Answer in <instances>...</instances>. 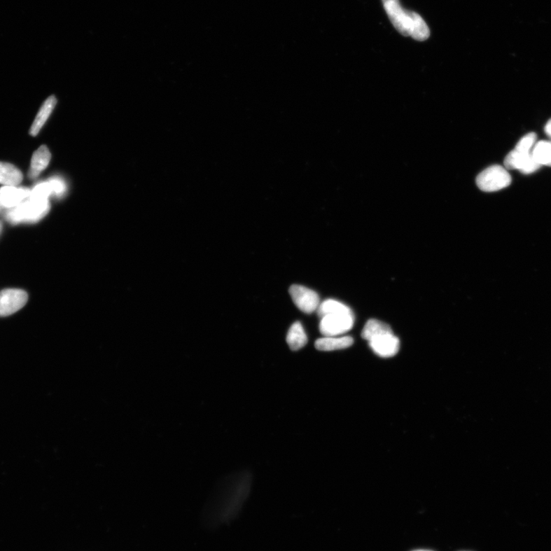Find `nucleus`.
I'll return each instance as SVG.
<instances>
[{"instance_id":"obj_22","label":"nucleus","mask_w":551,"mask_h":551,"mask_svg":"<svg viewBox=\"0 0 551 551\" xmlns=\"http://www.w3.org/2000/svg\"><path fill=\"white\" fill-rule=\"evenodd\" d=\"M1 232H2V224L1 222H0V233H1Z\"/></svg>"},{"instance_id":"obj_2","label":"nucleus","mask_w":551,"mask_h":551,"mask_svg":"<svg viewBox=\"0 0 551 551\" xmlns=\"http://www.w3.org/2000/svg\"><path fill=\"white\" fill-rule=\"evenodd\" d=\"M511 183V175L505 167L499 165L492 166L484 169L476 179L477 186L485 193L501 190Z\"/></svg>"},{"instance_id":"obj_4","label":"nucleus","mask_w":551,"mask_h":551,"mask_svg":"<svg viewBox=\"0 0 551 551\" xmlns=\"http://www.w3.org/2000/svg\"><path fill=\"white\" fill-rule=\"evenodd\" d=\"M355 323L353 312L328 315L321 318L320 333L323 336H340L347 333Z\"/></svg>"},{"instance_id":"obj_21","label":"nucleus","mask_w":551,"mask_h":551,"mask_svg":"<svg viewBox=\"0 0 551 551\" xmlns=\"http://www.w3.org/2000/svg\"><path fill=\"white\" fill-rule=\"evenodd\" d=\"M545 132L547 137L551 139V119L548 120L545 127Z\"/></svg>"},{"instance_id":"obj_8","label":"nucleus","mask_w":551,"mask_h":551,"mask_svg":"<svg viewBox=\"0 0 551 551\" xmlns=\"http://www.w3.org/2000/svg\"><path fill=\"white\" fill-rule=\"evenodd\" d=\"M504 165L507 170L517 169L524 175L531 174L541 167L533 159L531 152H522L515 149L507 155Z\"/></svg>"},{"instance_id":"obj_12","label":"nucleus","mask_w":551,"mask_h":551,"mask_svg":"<svg viewBox=\"0 0 551 551\" xmlns=\"http://www.w3.org/2000/svg\"><path fill=\"white\" fill-rule=\"evenodd\" d=\"M56 104L57 99L55 96L49 97L44 102L42 108L40 109L37 116L36 117L34 125H32L31 127L30 134L32 136L36 137L39 134L40 130H42L48 118L50 117V115L54 110Z\"/></svg>"},{"instance_id":"obj_16","label":"nucleus","mask_w":551,"mask_h":551,"mask_svg":"<svg viewBox=\"0 0 551 551\" xmlns=\"http://www.w3.org/2000/svg\"><path fill=\"white\" fill-rule=\"evenodd\" d=\"M351 312L352 311L347 305H344V304L341 302L334 300H327L322 303H320V305L317 309L318 316L320 318H323L328 315L345 314V312Z\"/></svg>"},{"instance_id":"obj_3","label":"nucleus","mask_w":551,"mask_h":551,"mask_svg":"<svg viewBox=\"0 0 551 551\" xmlns=\"http://www.w3.org/2000/svg\"><path fill=\"white\" fill-rule=\"evenodd\" d=\"M384 10L401 35L410 36L412 30V12L403 9L399 0H382Z\"/></svg>"},{"instance_id":"obj_15","label":"nucleus","mask_w":551,"mask_h":551,"mask_svg":"<svg viewBox=\"0 0 551 551\" xmlns=\"http://www.w3.org/2000/svg\"><path fill=\"white\" fill-rule=\"evenodd\" d=\"M531 153L540 167H551V141H540L536 143Z\"/></svg>"},{"instance_id":"obj_5","label":"nucleus","mask_w":551,"mask_h":551,"mask_svg":"<svg viewBox=\"0 0 551 551\" xmlns=\"http://www.w3.org/2000/svg\"><path fill=\"white\" fill-rule=\"evenodd\" d=\"M368 343L377 356L384 358L396 356L400 349L399 339L392 330L373 337Z\"/></svg>"},{"instance_id":"obj_11","label":"nucleus","mask_w":551,"mask_h":551,"mask_svg":"<svg viewBox=\"0 0 551 551\" xmlns=\"http://www.w3.org/2000/svg\"><path fill=\"white\" fill-rule=\"evenodd\" d=\"M51 153L46 146H42L32 155L29 177L36 179L48 166L51 160Z\"/></svg>"},{"instance_id":"obj_14","label":"nucleus","mask_w":551,"mask_h":551,"mask_svg":"<svg viewBox=\"0 0 551 551\" xmlns=\"http://www.w3.org/2000/svg\"><path fill=\"white\" fill-rule=\"evenodd\" d=\"M23 176L20 170L11 163L0 162V184L18 186Z\"/></svg>"},{"instance_id":"obj_23","label":"nucleus","mask_w":551,"mask_h":551,"mask_svg":"<svg viewBox=\"0 0 551 551\" xmlns=\"http://www.w3.org/2000/svg\"><path fill=\"white\" fill-rule=\"evenodd\" d=\"M414 551H432V550H414Z\"/></svg>"},{"instance_id":"obj_9","label":"nucleus","mask_w":551,"mask_h":551,"mask_svg":"<svg viewBox=\"0 0 551 551\" xmlns=\"http://www.w3.org/2000/svg\"><path fill=\"white\" fill-rule=\"evenodd\" d=\"M30 193L31 189L28 188L4 186L0 188V207L6 209H13L27 200Z\"/></svg>"},{"instance_id":"obj_17","label":"nucleus","mask_w":551,"mask_h":551,"mask_svg":"<svg viewBox=\"0 0 551 551\" xmlns=\"http://www.w3.org/2000/svg\"><path fill=\"white\" fill-rule=\"evenodd\" d=\"M411 15H412L413 26L410 36L419 42H423L430 37V29L421 15L414 12H412Z\"/></svg>"},{"instance_id":"obj_18","label":"nucleus","mask_w":551,"mask_h":551,"mask_svg":"<svg viewBox=\"0 0 551 551\" xmlns=\"http://www.w3.org/2000/svg\"><path fill=\"white\" fill-rule=\"evenodd\" d=\"M391 330V328L388 324L373 319L368 321L363 328V333H361V336H363L364 340L368 342L377 335Z\"/></svg>"},{"instance_id":"obj_20","label":"nucleus","mask_w":551,"mask_h":551,"mask_svg":"<svg viewBox=\"0 0 551 551\" xmlns=\"http://www.w3.org/2000/svg\"><path fill=\"white\" fill-rule=\"evenodd\" d=\"M52 184L54 195L61 196L65 192V185L63 181L60 179L53 178L50 180Z\"/></svg>"},{"instance_id":"obj_6","label":"nucleus","mask_w":551,"mask_h":551,"mask_svg":"<svg viewBox=\"0 0 551 551\" xmlns=\"http://www.w3.org/2000/svg\"><path fill=\"white\" fill-rule=\"evenodd\" d=\"M290 294L295 305L305 314L317 311L320 305L317 293L306 286L293 285L290 288Z\"/></svg>"},{"instance_id":"obj_1","label":"nucleus","mask_w":551,"mask_h":551,"mask_svg":"<svg viewBox=\"0 0 551 551\" xmlns=\"http://www.w3.org/2000/svg\"><path fill=\"white\" fill-rule=\"evenodd\" d=\"M50 210L49 200H36L29 198L18 207L7 209L4 217L12 225L36 223Z\"/></svg>"},{"instance_id":"obj_19","label":"nucleus","mask_w":551,"mask_h":551,"mask_svg":"<svg viewBox=\"0 0 551 551\" xmlns=\"http://www.w3.org/2000/svg\"><path fill=\"white\" fill-rule=\"evenodd\" d=\"M537 141V134L530 133L521 139L515 146V150L522 152L530 153L531 150L536 145Z\"/></svg>"},{"instance_id":"obj_24","label":"nucleus","mask_w":551,"mask_h":551,"mask_svg":"<svg viewBox=\"0 0 551 551\" xmlns=\"http://www.w3.org/2000/svg\"><path fill=\"white\" fill-rule=\"evenodd\" d=\"M0 209H1V207H0Z\"/></svg>"},{"instance_id":"obj_10","label":"nucleus","mask_w":551,"mask_h":551,"mask_svg":"<svg viewBox=\"0 0 551 551\" xmlns=\"http://www.w3.org/2000/svg\"><path fill=\"white\" fill-rule=\"evenodd\" d=\"M353 343L351 336H324L316 341L315 347L319 351H333L348 349Z\"/></svg>"},{"instance_id":"obj_13","label":"nucleus","mask_w":551,"mask_h":551,"mask_svg":"<svg viewBox=\"0 0 551 551\" xmlns=\"http://www.w3.org/2000/svg\"><path fill=\"white\" fill-rule=\"evenodd\" d=\"M307 335L300 322L293 323L288 331L286 342L292 351H298L307 344Z\"/></svg>"},{"instance_id":"obj_7","label":"nucleus","mask_w":551,"mask_h":551,"mask_svg":"<svg viewBox=\"0 0 551 551\" xmlns=\"http://www.w3.org/2000/svg\"><path fill=\"white\" fill-rule=\"evenodd\" d=\"M26 291L6 289L0 292V316H9L20 310L28 301Z\"/></svg>"}]
</instances>
